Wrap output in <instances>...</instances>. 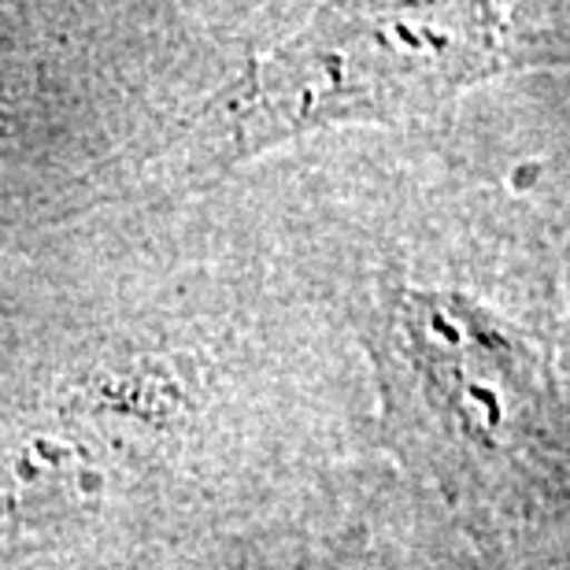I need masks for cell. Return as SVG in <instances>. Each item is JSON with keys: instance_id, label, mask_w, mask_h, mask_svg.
<instances>
[{"instance_id": "obj_1", "label": "cell", "mask_w": 570, "mask_h": 570, "mask_svg": "<svg viewBox=\"0 0 570 570\" xmlns=\"http://www.w3.org/2000/svg\"><path fill=\"white\" fill-rule=\"evenodd\" d=\"M360 356L237 175L0 267V570H167L374 455Z\"/></svg>"}, {"instance_id": "obj_2", "label": "cell", "mask_w": 570, "mask_h": 570, "mask_svg": "<svg viewBox=\"0 0 570 570\" xmlns=\"http://www.w3.org/2000/svg\"><path fill=\"white\" fill-rule=\"evenodd\" d=\"M360 356L374 449L471 570H570V78L242 170Z\"/></svg>"}, {"instance_id": "obj_3", "label": "cell", "mask_w": 570, "mask_h": 570, "mask_svg": "<svg viewBox=\"0 0 570 570\" xmlns=\"http://www.w3.org/2000/svg\"><path fill=\"white\" fill-rule=\"evenodd\" d=\"M293 4L0 0V267L134 181Z\"/></svg>"}, {"instance_id": "obj_4", "label": "cell", "mask_w": 570, "mask_h": 570, "mask_svg": "<svg viewBox=\"0 0 570 570\" xmlns=\"http://www.w3.org/2000/svg\"><path fill=\"white\" fill-rule=\"evenodd\" d=\"M567 67L563 0L293 4L141 170L127 204L197 197L293 145L404 127L500 78Z\"/></svg>"}, {"instance_id": "obj_5", "label": "cell", "mask_w": 570, "mask_h": 570, "mask_svg": "<svg viewBox=\"0 0 570 570\" xmlns=\"http://www.w3.org/2000/svg\"><path fill=\"white\" fill-rule=\"evenodd\" d=\"M167 570H471L430 500L374 455L323 466Z\"/></svg>"}]
</instances>
